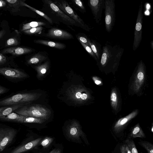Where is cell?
<instances>
[{"instance_id":"1","label":"cell","mask_w":153,"mask_h":153,"mask_svg":"<svg viewBox=\"0 0 153 153\" xmlns=\"http://www.w3.org/2000/svg\"><path fill=\"white\" fill-rule=\"evenodd\" d=\"M102 52L97 65L100 70L106 74H114L117 70L124 52L120 46L106 43L102 48Z\"/></svg>"},{"instance_id":"2","label":"cell","mask_w":153,"mask_h":153,"mask_svg":"<svg viewBox=\"0 0 153 153\" xmlns=\"http://www.w3.org/2000/svg\"><path fill=\"white\" fill-rule=\"evenodd\" d=\"M146 81V67L142 60L138 63L130 78L128 85L129 95H141Z\"/></svg>"},{"instance_id":"3","label":"cell","mask_w":153,"mask_h":153,"mask_svg":"<svg viewBox=\"0 0 153 153\" xmlns=\"http://www.w3.org/2000/svg\"><path fill=\"white\" fill-rule=\"evenodd\" d=\"M15 113L25 117H32L47 120L51 114V111L42 105L36 104L25 105L14 111Z\"/></svg>"},{"instance_id":"4","label":"cell","mask_w":153,"mask_h":153,"mask_svg":"<svg viewBox=\"0 0 153 153\" xmlns=\"http://www.w3.org/2000/svg\"><path fill=\"white\" fill-rule=\"evenodd\" d=\"M67 95L69 99L79 104H85L93 100L90 92L81 85H73L68 89Z\"/></svg>"},{"instance_id":"5","label":"cell","mask_w":153,"mask_h":153,"mask_svg":"<svg viewBox=\"0 0 153 153\" xmlns=\"http://www.w3.org/2000/svg\"><path fill=\"white\" fill-rule=\"evenodd\" d=\"M41 94L35 93H19L0 101V105H26L37 99Z\"/></svg>"},{"instance_id":"6","label":"cell","mask_w":153,"mask_h":153,"mask_svg":"<svg viewBox=\"0 0 153 153\" xmlns=\"http://www.w3.org/2000/svg\"><path fill=\"white\" fill-rule=\"evenodd\" d=\"M105 24L106 30L110 32L115 22V4L114 0H105Z\"/></svg>"},{"instance_id":"7","label":"cell","mask_w":153,"mask_h":153,"mask_svg":"<svg viewBox=\"0 0 153 153\" xmlns=\"http://www.w3.org/2000/svg\"><path fill=\"white\" fill-rule=\"evenodd\" d=\"M143 10V3L141 2L139 7L134 31L133 49L134 51L136 50L139 46L142 39V24L144 16Z\"/></svg>"},{"instance_id":"8","label":"cell","mask_w":153,"mask_h":153,"mask_svg":"<svg viewBox=\"0 0 153 153\" xmlns=\"http://www.w3.org/2000/svg\"><path fill=\"white\" fill-rule=\"evenodd\" d=\"M66 133L68 137L73 141H81L82 138L86 144H88L85 134L82 131L79 123L76 120L72 121L67 126Z\"/></svg>"},{"instance_id":"9","label":"cell","mask_w":153,"mask_h":153,"mask_svg":"<svg viewBox=\"0 0 153 153\" xmlns=\"http://www.w3.org/2000/svg\"><path fill=\"white\" fill-rule=\"evenodd\" d=\"M62 11L67 14L71 18L76 22L87 31L90 29L88 26L86 25L83 20L74 11L68 3L65 1H62L61 2L57 1L53 2Z\"/></svg>"},{"instance_id":"10","label":"cell","mask_w":153,"mask_h":153,"mask_svg":"<svg viewBox=\"0 0 153 153\" xmlns=\"http://www.w3.org/2000/svg\"><path fill=\"white\" fill-rule=\"evenodd\" d=\"M17 132L13 128H0V153L11 143Z\"/></svg>"},{"instance_id":"11","label":"cell","mask_w":153,"mask_h":153,"mask_svg":"<svg viewBox=\"0 0 153 153\" xmlns=\"http://www.w3.org/2000/svg\"><path fill=\"white\" fill-rule=\"evenodd\" d=\"M88 5L95 22L97 24H100L102 11L105 9V0H90Z\"/></svg>"},{"instance_id":"12","label":"cell","mask_w":153,"mask_h":153,"mask_svg":"<svg viewBox=\"0 0 153 153\" xmlns=\"http://www.w3.org/2000/svg\"><path fill=\"white\" fill-rule=\"evenodd\" d=\"M110 104L114 113L117 114L121 110V99L119 90L116 87H113L111 91Z\"/></svg>"},{"instance_id":"13","label":"cell","mask_w":153,"mask_h":153,"mask_svg":"<svg viewBox=\"0 0 153 153\" xmlns=\"http://www.w3.org/2000/svg\"><path fill=\"white\" fill-rule=\"evenodd\" d=\"M0 74L5 77L14 79H22L27 77L25 72L16 68L8 67L0 68Z\"/></svg>"},{"instance_id":"14","label":"cell","mask_w":153,"mask_h":153,"mask_svg":"<svg viewBox=\"0 0 153 153\" xmlns=\"http://www.w3.org/2000/svg\"><path fill=\"white\" fill-rule=\"evenodd\" d=\"M139 112L138 109H136L125 117L119 119L114 125V130L117 133L119 132L138 114Z\"/></svg>"},{"instance_id":"15","label":"cell","mask_w":153,"mask_h":153,"mask_svg":"<svg viewBox=\"0 0 153 153\" xmlns=\"http://www.w3.org/2000/svg\"><path fill=\"white\" fill-rule=\"evenodd\" d=\"M47 35L51 38L60 39H69L73 37L72 35L67 32L54 28L50 29Z\"/></svg>"},{"instance_id":"16","label":"cell","mask_w":153,"mask_h":153,"mask_svg":"<svg viewBox=\"0 0 153 153\" xmlns=\"http://www.w3.org/2000/svg\"><path fill=\"white\" fill-rule=\"evenodd\" d=\"M46 2L52 10L63 20L72 25H76L75 21L61 10L53 2L50 0H46Z\"/></svg>"},{"instance_id":"17","label":"cell","mask_w":153,"mask_h":153,"mask_svg":"<svg viewBox=\"0 0 153 153\" xmlns=\"http://www.w3.org/2000/svg\"><path fill=\"white\" fill-rule=\"evenodd\" d=\"M41 140V138L34 140L25 144L17 147L10 153H22L28 151L36 146L40 143Z\"/></svg>"},{"instance_id":"18","label":"cell","mask_w":153,"mask_h":153,"mask_svg":"<svg viewBox=\"0 0 153 153\" xmlns=\"http://www.w3.org/2000/svg\"><path fill=\"white\" fill-rule=\"evenodd\" d=\"M32 50L27 48L21 47H12L4 49L2 53H10L13 55H19L30 53Z\"/></svg>"},{"instance_id":"19","label":"cell","mask_w":153,"mask_h":153,"mask_svg":"<svg viewBox=\"0 0 153 153\" xmlns=\"http://www.w3.org/2000/svg\"><path fill=\"white\" fill-rule=\"evenodd\" d=\"M88 42L89 46L95 55L98 62L100 59L102 52L101 45L95 40H90L89 39Z\"/></svg>"},{"instance_id":"20","label":"cell","mask_w":153,"mask_h":153,"mask_svg":"<svg viewBox=\"0 0 153 153\" xmlns=\"http://www.w3.org/2000/svg\"><path fill=\"white\" fill-rule=\"evenodd\" d=\"M24 116L12 112L6 116L0 117L1 120L7 121L23 123Z\"/></svg>"},{"instance_id":"21","label":"cell","mask_w":153,"mask_h":153,"mask_svg":"<svg viewBox=\"0 0 153 153\" xmlns=\"http://www.w3.org/2000/svg\"><path fill=\"white\" fill-rule=\"evenodd\" d=\"M35 43L59 49H63L65 47L63 43L48 40L38 39L34 40Z\"/></svg>"},{"instance_id":"22","label":"cell","mask_w":153,"mask_h":153,"mask_svg":"<svg viewBox=\"0 0 153 153\" xmlns=\"http://www.w3.org/2000/svg\"><path fill=\"white\" fill-rule=\"evenodd\" d=\"M24 105H25L19 104L1 107L0 108V117L6 116Z\"/></svg>"},{"instance_id":"23","label":"cell","mask_w":153,"mask_h":153,"mask_svg":"<svg viewBox=\"0 0 153 153\" xmlns=\"http://www.w3.org/2000/svg\"><path fill=\"white\" fill-rule=\"evenodd\" d=\"M49 67V62H45L42 65L35 67V68L37 72V77L40 78L43 76L46 73Z\"/></svg>"},{"instance_id":"24","label":"cell","mask_w":153,"mask_h":153,"mask_svg":"<svg viewBox=\"0 0 153 153\" xmlns=\"http://www.w3.org/2000/svg\"><path fill=\"white\" fill-rule=\"evenodd\" d=\"M130 136L134 138L137 137L144 138L146 137L145 133L139 123L137 124L133 128L131 132Z\"/></svg>"},{"instance_id":"25","label":"cell","mask_w":153,"mask_h":153,"mask_svg":"<svg viewBox=\"0 0 153 153\" xmlns=\"http://www.w3.org/2000/svg\"><path fill=\"white\" fill-rule=\"evenodd\" d=\"M46 57L43 55L38 53L31 57L27 62L28 64H37L39 63L46 59Z\"/></svg>"},{"instance_id":"26","label":"cell","mask_w":153,"mask_h":153,"mask_svg":"<svg viewBox=\"0 0 153 153\" xmlns=\"http://www.w3.org/2000/svg\"><path fill=\"white\" fill-rule=\"evenodd\" d=\"M45 25V23L42 22H31L24 24L22 26L21 31H23L32 28L42 26Z\"/></svg>"},{"instance_id":"27","label":"cell","mask_w":153,"mask_h":153,"mask_svg":"<svg viewBox=\"0 0 153 153\" xmlns=\"http://www.w3.org/2000/svg\"><path fill=\"white\" fill-rule=\"evenodd\" d=\"M22 6H25V7H26L29 8L32 10L34 11L36 13H37L39 15L41 16L45 19L50 23H52L53 21L52 19L49 17L47 15L45 14L42 12L34 8L33 7L30 6L29 5H27V4L25 3L23 1L22 3Z\"/></svg>"},{"instance_id":"28","label":"cell","mask_w":153,"mask_h":153,"mask_svg":"<svg viewBox=\"0 0 153 153\" xmlns=\"http://www.w3.org/2000/svg\"><path fill=\"white\" fill-rule=\"evenodd\" d=\"M46 120L32 117H25L23 118V123H37L41 124Z\"/></svg>"},{"instance_id":"29","label":"cell","mask_w":153,"mask_h":153,"mask_svg":"<svg viewBox=\"0 0 153 153\" xmlns=\"http://www.w3.org/2000/svg\"><path fill=\"white\" fill-rule=\"evenodd\" d=\"M138 143L146 149L148 153H153V145L152 143L145 141H141Z\"/></svg>"},{"instance_id":"30","label":"cell","mask_w":153,"mask_h":153,"mask_svg":"<svg viewBox=\"0 0 153 153\" xmlns=\"http://www.w3.org/2000/svg\"><path fill=\"white\" fill-rule=\"evenodd\" d=\"M125 142L128 146L131 153H138L135 143L133 140L128 139Z\"/></svg>"},{"instance_id":"31","label":"cell","mask_w":153,"mask_h":153,"mask_svg":"<svg viewBox=\"0 0 153 153\" xmlns=\"http://www.w3.org/2000/svg\"><path fill=\"white\" fill-rule=\"evenodd\" d=\"M53 140V138L49 137H46L41 141L39 143L44 148H45L50 145Z\"/></svg>"},{"instance_id":"32","label":"cell","mask_w":153,"mask_h":153,"mask_svg":"<svg viewBox=\"0 0 153 153\" xmlns=\"http://www.w3.org/2000/svg\"><path fill=\"white\" fill-rule=\"evenodd\" d=\"M6 2H7L9 6L15 8H17L20 6H22V0H6Z\"/></svg>"},{"instance_id":"33","label":"cell","mask_w":153,"mask_h":153,"mask_svg":"<svg viewBox=\"0 0 153 153\" xmlns=\"http://www.w3.org/2000/svg\"><path fill=\"white\" fill-rule=\"evenodd\" d=\"M43 29V27L41 26L27 30L23 32L26 34H33L40 32Z\"/></svg>"},{"instance_id":"34","label":"cell","mask_w":153,"mask_h":153,"mask_svg":"<svg viewBox=\"0 0 153 153\" xmlns=\"http://www.w3.org/2000/svg\"><path fill=\"white\" fill-rule=\"evenodd\" d=\"M79 42L85 50L97 62H98L97 58L92 51L91 47L89 46H88L80 42Z\"/></svg>"},{"instance_id":"35","label":"cell","mask_w":153,"mask_h":153,"mask_svg":"<svg viewBox=\"0 0 153 153\" xmlns=\"http://www.w3.org/2000/svg\"><path fill=\"white\" fill-rule=\"evenodd\" d=\"M19 44L18 40L15 38H10L6 41L5 45L6 46H16Z\"/></svg>"},{"instance_id":"36","label":"cell","mask_w":153,"mask_h":153,"mask_svg":"<svg viewBox=\"0 0 153 153\" xmlns=\"http://www.w3.org/2000/svg\"><path fill=\"white\" fill-rule=\"evenodd\" d=\"M78 39L79 42H80L85 44L89 46L88 42V39L84 37V36H79L78 38Z\"/></svg>"},{"instance_id":"37","label":"cell","mask_w":153,"mask_h":153,"mask_svg":"<svg viewBox=\"0 0 153 153\" xmlns=\"http://www.w3.org/2000/svg\"><path fill=\"white\" fill-rule=\"evenodd\" d=\"M75 3L81 9L85 11V8L82 2L80 0H74Z\"/></svg>"},{"instance_id":"38","label":"cell","mask_w":153,"mask_h":153,"mask_svg":"<svg viewBox=\"0 0 153 153\" xmlns=\"http://www.w3.org/2000/svg\"><path fill=\"white\" fill-rule=\"evenodd\" d=\"M92 79L96 85H102V81L99 78L95 76L93 77Z\"/></svg>"},{"instance_id":"39","label":"cell","mask_w":153,"mask_h":153,"mask_svg":"<svg viewBox=\"0 0 153 153\" xmlns=\"http://www.w3.org/2000/svg\"><path fill=\"white\" fill-rule=\"evenodd\" d=\"M6 61V57L2 53H0V65L4 64Z\"/></svg>"},{"instance_id":"40","label":"cell","mask_w":153,"mask_h":153,"mask_svg":"<svg viewBox=\"0 0 153 153\" xmlns=\"http://www.w3.org/2000/svg\"><path fill=\"white\" fill-rule=\"evenodd\" d=\"M7 90L6 88L0 85V95L5 93Z\"/></svg>"},{"instance_id":"41","label":"cell","mask_w":153,"mask_h":153,"mask_svg":"<svg viewBox=\"0 0 153 153\" xmlns=\"http://www.w3.org/2000/svg\"><path fill=\"white\" fill-rule=\"evenodd\" d=\"M61 151L59 149H55L51 151L49 153H61Z\"/></svg>"},{"instance_id":"42","label":"cell","mask_w":153,"mask_h":153,"mask_svg":"<svg viewBox=\"0 0 153 153\" xmlns=\"http://www.w3.org/2000/svg\"><path fill=\"white\" fill-rule=\"evenodd\" d=\"M6 5L5 1L0 0V8L4 7Z\"/></svg>"},{"instance_id":"43","label":"cell","mask_w":153,"mask_h":153,"mask_svg":"<svg viewBox=\"0 0 153 153\" xmlns=\"http://www.w3.org/2000/svg\"><path fill=\"white\" fill-rule=\"evenodd\" d=\"M125 153H131V151L127 144H125Z\"/></svg>"},{"instance_id":"44","label":"cell","mask_w":153,"mask_h":153,"mask_svg":"<svg viewBox=\"0 0 153 153\" xmlns=\"http://www.w3.org/2000/svg\"><path fill=\"white\" fill-rule=\"evenodd\" d=\"M125 144L123 145L120 147L121 153H125Z\"/></svg>"},{"instance_id":"45","label":"cell","mask_w":153,"mask_h":153,"mask_svg":"<svg viewBox=\"0 0 153 153\" xmlns=\"http://www.w3.org/2000/svg\"><path fill=\"white\" fill-rule=\"evenodd\" d=\"M5 31L4 30H2L0 31V39H1L4 35Z\"/></svg>"},{"instance_id":"46","label":"cell","mask_w":153,"mask_h":153,"mask_svg":"<svg viewBox=\"0 0 153 153\" xmlns=\"http://www.w3.org/2000/svg\"><path fill=\"white\" fill-rule=\"evenodd\" d=\"M151 47L152 50H153V41H152L150 42Z\"/></svg>"},{"instance_id":"47","label":"cell","mask_w":153,"mask_h":153,"mask_svg":"<svg viewBox=\"0 0 153 153\" xmlns=\"http://www.w3.org/2000/svg\"><path fill=\"white\" fill-rule=\"evenodd\" d=\"M153 126H152V129H151V131H152V132H153Z\"/></svg>"}]
</instances>
